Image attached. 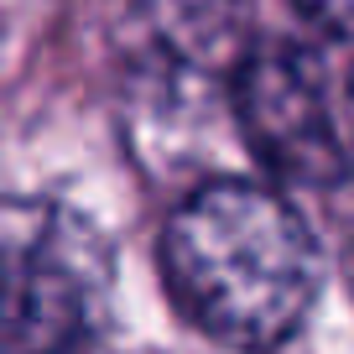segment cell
<instances>
[{"instance_id":"obj_5","label":"cell","mask_w":354,"mask_h":354,"mask_svg":"<svg viewBox=\"0 0 354 354\" xmlns=\"http://www.w3.org/2000/svg\"><path fill=\"white\" fill-rule=\"evenodd\" d=\"M292 11L308 26H318L323 37L354 42V0H292Z\"/></svg>"},{"instance_id":"obj_6","label":"cell","mask_w":354,"mask_h":354,"mask_svg":"<svg viewBox=\"0 0 354 354\" xmlns=\"http://www.w3.org/2000/svg\"><path fill=\"white\" fill-rule=\"evenodd\" d=\"M349 120H354V78H349Z\"/></svg>"},{"instance_id":"obj_4","label":"cell","mask_w":354,"mask_h":354,"mask_svg":"<svg viewBox=\"0 0 354 354\" xmlns=\"http://www.w3.org/2000/svg\"><path fill=\"white\" fill-rule=\"evenodd\" d=\"M125 47L131 78L156 104H203L219 84H234V68L250 53L234 0H136Z\"/></svg>"},{"instance_id":"obj_2","label":"cell","mask_w":354,"mask_h":354,"mask_svg":"<svg viewBox=\"0 0 354 354\" xmlns=\"http://www.w3.org/2000/svg\"><path fill=\"white\" fill-rule=\"evenodd\" d=\"M115 287L110 245L53 198H0V354H84Z\"/></svg>"},{"instance_id":"obj_1","label":"cell","mask_w":354,"mask_h":354,"mask_svg":"<svg viewBox=\"0 0 354 354\" xmlns=\"http://www.w3.org/2000/svg\"><path fill=\"white\" fill-rule=\"evenodd\" d=\"M162 277L193 328L240 354H271L308 323L323 281L313 230L277 188L209 177L167 214Z\"/></svg>"},{"instance_id":"obj_3","label":"cell","mask_w":354,"mask_h":354,"mask_svg":"<svg viewBox=\"0 0 354 354\" xmlns=\"http://www.w3.org/2000/svg\"><path fill=\"white\" fill-rule=\"evenodd\" d=\"M245 146L292 188H333L349 172V146L328 110V84L308 47L255 42L230 84Z\"/></svg>"}]
</instances>
